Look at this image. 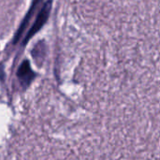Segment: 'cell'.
<instances>
[{
  "instance_id": "obj_3",
  "label": "cell",
  "mask_w": 160,
  "mask_h": 160,
  "mask_svg": "<svg viewBox=\"0 0 160 160\" xmlns=\"http://www.w3.org/2000/svg\"><path fill=\"white\" fill-rule=\"evenodd\" d=\"M41 2H42V0H33L32 5H31L30 8H29V10H28L26 16L23 18V20H22V23H21L19 29L17 30V32H16V34H15V37H14V38H13V43H14V44H16V43L21 39V38L22 37V35H23V33H24L26 27H27V25L29 24L30 20L32 19V17H33V15H34L36 9L38 8V7L39 6V4H40Z\"/></svg>"
},
{
  "instance_id": "obj_2",
  "label": "cell",
  "mask_w": 160,
  "mask_h": 160,
  "mask_svg": "<svg viewBox=\"0 0 160 160\" xmlns=\"http://www.w3.org/2000/svg\"><path fill=\"white\" fill-rule=\"evenodd\" d=\"M35 76L36 75H35V73L33 72V70H32V68L30 67L29 61L24 60L20 65V67L18 68V71H17V77H18V80L20 81L21 84L23 87H27L32 82Z\"/></svg>"
},
{
  "instance_id": "obj_1",
  "label": "cell",
  "mask_w": 160,
  "mask_h": 160,
  "mask_svg": "<svg viewBox=\"0 0 160 160\" xmlns=\"http://www.w3.org/2000/svg\"><path fill=\"white\" fill-rule=\"evenodd\" d=\"M51 9H52V0H49L46 3H44V5L40 8V11L38 12V16L36 18L35 22L33 23L30 30L27 32V34H26V36H25V38L23 39V42H22L23 46L25 44H27V42L30 40V38L33 36H35L42 28V26L46 23V22L48 21V18L50 16Z\"/></svg>"
}]
</instances>
